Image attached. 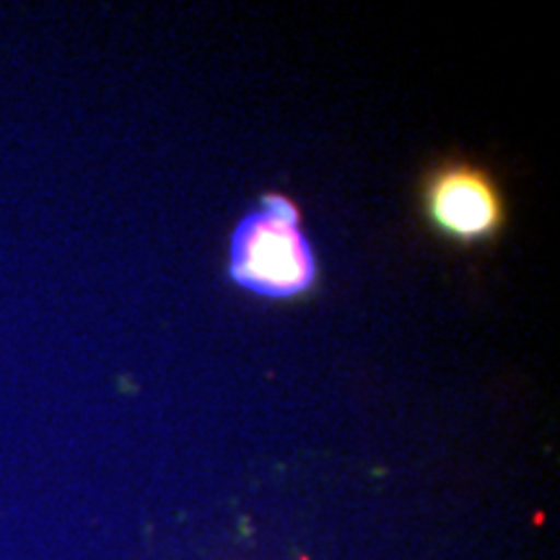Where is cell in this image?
Instances as JSON below:
<instances>
[{"mask_svg": "<svg viewBox=\"0 0 560 560\" xmlns=\"http://www.w3.org/2000/svg\"><path fill=\"white\" fill-rule=\"evenodd\" d=\"M423 208L429 223L446 240L478 244L503 226V198L488 172L472 164H444L425 179Z\"/></svg>", "mask_w": 560, "mask_h": 560, "instance_id": "2", "label": "cell"}, {"mask_svg": "<svg viewBox=\"0 0 560 560\" xmlns=\"http://www.w3.org/2000/svg\"><path fill=\"white\" fill-rule=\"evenodd\" d=\"M299 219V208L285 195H265L236 223L229 276L240 289L265 299H293L312 289L317 260Z\"/></svg>", "mask_w": 560, "mask_h": 560, "instance_id": "1", "label": "cell"}]
</instances>
